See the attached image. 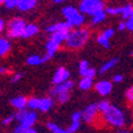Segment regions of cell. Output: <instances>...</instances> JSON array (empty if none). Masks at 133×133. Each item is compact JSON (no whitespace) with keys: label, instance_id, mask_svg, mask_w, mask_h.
<instances>
[{"label":"cell","instance_id":"obj_1","mask_svg":"<svg viewBox=\"0 0 133 133\" xmlns=\"http://www.w3.org/2000/svg\"><path fill=\"white\" fill-rule=\"evenodd\" d=\"M90 37V31L88 29H77V30H70L68 37L66 42V47L70 49H79L84 44L87 43V41Z\"/></svg>","mask_w":133,"mask_h":133},{"label":"cell","instance_id":"obj_2","mask_svg":"<svg viewBox=\"0 0 133 133\" xmlns=\"http://www.w3.org/2000/svg\"><path fill=\"white\" fill-rule=\"evenodd\" d=\"M103 119L108 125L113 127H124L126 124L124 113L114 105H110L105 111H103Z\"/></svg>","mask_w":133,"mask_h":133},{"label":"cell","instance_id":"obj_3","mask_svg":"<svg viewBox=\"0 0 133 133\" xmlns=\"http://www.w3.org/2000/svg\"><path fill=\"white\" fill-rule=\"evenodd\" d=\"M101 10H104V3L102 0H82L79 5V11L90 16H94Z\"/></svg>","mask_w":133,"mask_h":133},{"label":"cell","instance_id":"obj_4","mask_svg":"<svg viewBox=\"0 0 133 133\" xmlns=\"http://www.w3.org/2000/svg\"><path fill=\"white\" fill-rule=\"evenodd\" d=\"M25 21L22 18H15L12 19L11 22L9 23V31H7V35L9 37H19L22 36V32L24 30L25 26Z\"/></svg>","mask_w":133,"mask_h":133},{"label":"cell","instance_id":"obj_5","mask_svg":"<svg viewBox=\"0 0 133 133\" xmlns=\"http://www.w3.org/2000/svg\"><path fill=\"white\" fill-rule=\"evenodd\" d=\"M97 103H91L82 111V120H84L87 124H92L97 116Z\"/></svg>","mask_w":133,"mask_h":133},{"label":"cell","instance_id":"obj_6","mask_svg":"<svg viewBox=\"0 0 133 133\" xmlns=\"http://www.w3.org/2000/svg\"><path fill=\"white\" fill-rule=\"evenodd\" d=\"M74 87V83L72 81H66V82H62V83L60 84H56L55 88L50 91V94H52L53 96H56V95H59V94L61 92H70L72 89H73Z\"/></svg>","mask_w":133,"mask_h":133},{"label":"cell","instance_id":"obj_7","mask_svg":"<svg viewBox=\"0 0 133 133\" xmlns=\"http://www.w3.org/2000/svg\"><path fill=\"white\" fill-rule=\"evenodd\" d=\"M37 120V114L34 110L31 111H26V114L24 115V118L22 119V121L19 122V126L24 127V128H28V127H32L35 125Z\"/></svg>","mask_w":133,"mask_h":133},{"label":"cell","instance_id":"obj_8","mask_svg":"<svg viewBox=\"0 0 133 133\" xmlns=\"http://www.w3.org/2000/svg\"><path fill=\"white\" fill-rule=\"evenodd\" d=\"M96 91L101 96H108L113 90V84L109 81H101L96 84Z\"/></svg>","mask_w":133,"mask_h":133},{"label":"cell","instance_id":"obj_9","mask_svg":"<svg viewBox=\"0 0 133 133\" xmlns=\"http://www.w3.org/2000/svg\"><path fill=\"white\" fill-rule=\"evenodd\" d=\"M68 78H70V72L65 67H60L56 70L55 74L53 77V83L56 85V84H60L62 82H66Z\"/></svg>","mask_w":133,"mask_h":133},{"label":"cell","instance_id":"obj_10","mask_svg":"<svg viewBox=\"0 0 133 133\" xmlns=\"http://www.w3.org/2000/svg\"><path fill=\"white\" fill-rule=\"evenodd\" d=\"M68 32H70L68 29H62V30L54 31V32H52V37H50V40L55 41V42H58V43H62V42H65V41L67 40Z\"/></svg>","mask_w":133,"mask_h":133},{"label":"cell","instance_id":"obj_11","mask_svg":"<svg viewBox=\"0 0 133 133\" xmlns=\"http://www.w3.org/2000/svg\"><path fill=\"white\" fill-rule=\"evenodd\" d=\"M72 28L71 23L66 21V22H60V23H56V24H52L49 26H47L46 28V32L47 34H52L54 31H58V30H62V29H70Z\"/></svg>","mask_w":133,"mask_h":133},{"label":"cell","instance_id":"obj_12","mask_svg":"<svg viewBox=\"0 0 133 133\" xmlns=\"http://www.w3.org/2000/svg\"><path fill=\"white\" fill-rule=\"evenodd\" d=\"M37 5V0H19L18 1V7L19 11L25 12V11H30Z\"/></svg>","mask_w":133,"mask_h":133},{"label":"cell","instance_id":"obj_13","mask_svg":"<svg viewBox=\"0 0 133 133\" xmlns=\"http://www.w3.org/2000/svg\"><path fill=\"white\" fill-rule=\"evenodd\" d=\"M38 32V26L36 24H26L24 26V30L22 32V36L23 38H29V37H32L34 35H36Z\"/></svg>","mask_w":133,"mask_h":133},{"label":"cell","instance_id":"obj_14","mask_svg":"<svg viewBox=\"0 0 133 133\" xmlns=\"http://www.w3.org/2000/svg\"><path fill=\"white\" fill-rule=\"evenodd\" d=\"M79 13H81V11H78V10L73 6H66L62 9V15H64V17H65L66 21H68V22L72 21L74 17H77Z\"/></svg>","mask_w":133,"mask_h":133},{"label":"cell","instance_id":"obj_15","mask_svg":"<svg viewBox=\"0 0 133 133\" xmlns=\"http://www.w3.org/2000/svg\"><path fill=\"white\" fill-rule=\"evenodd\" d=\"M11 105H13L17 109H24L28 105V99L25 98L24 96H16L10 101Z\"/></svg>","mask_w":133,"mask_h":133},{"label":"cell","instance_id":"obj_16","mask_svg":"<svg viewBox=\"0 0 133 133\" xmlns=\"http://www.w3.org/2000/svg\"><path fill=\"white\" fill-rule=\"evenodd\" d=\"M53 104H54V102H53V98H50V97H43V98H40L38 110L48 111L53 107Z\"/></svg>","mask_w":133,"mask_h":133},{"label":"cell","instance_id":"obj_17","mask_svg":"<svg viewBox=\"0 0 133 133\" xmlns=\"http://www.w3.org/2000/svg\"><path fill=\"white\" fill-rule=\"evenodd\" d=\"M119 62V59H116V58H114V59H110L108 60V61H105V64H103L102 67H101V70H99V73L103 74L105 73V72L110 71L113 67H115V65Z\"/></svg>","mask_w":133,"mask_h":133},{"label":"cell","instance_id":"obj_18","mask_svg":"<svg viewBox=\"0 0 133 133\" xmlns=\"http://www.w3.org/2000/svg\"><path fill=\"white\" fill-rule=\"evenodd\" d=\"M105 17H107V12H105L104 10H101V11L96 12L92 16V21H91V23H92V24H99V23H102L103 21H104Z\"/></svg>","mask_w":133,"mask_h":133},{"label":"cell","instance_id":"obj_19","mask_svg":"<svg viewBox=\"0 0 133 133\" xmlns=\"http://www.w3.org/2000/svg\"><path fill=\"white\" fill-rule=\"evenodd\" d=\"M91 87H92V78L91 77H83V79H81L79 82V88L83 91L89 90Z\"/></svg>","mask_w":133,"mask_h":133},{"label":"cell","instance_id":"obj_20","mask_svg":"<svg viewBox=\"0 0 133 133\" xmlns=\"http://www.w3.org/2000/svg\"><path fill=\"white\" fill-rule=\"evenodd\" d=\"M11 48V44L6 38H0V56L5 55Z\"/></svg>","mask_w":133,"mask_h":133},{"label":"cell","instance_id":"obj_21","mask_svg":"<svg viewBox=\"0 0 133 133\" xmlns=\"http://www.w3.org/2000/svg\"><path fill=\"white\" fill-rule=\"evenodd\" d=\"M59 48H60V43H58V42H55V41H53V40H49L46 44L47 52L54 53V54H55V52L59 50Z\"/></svg>","mask_w":133,"mask_h":133},{"label":"cell","instance_id":"obj_22","mask_svg":"<svg viewBox=\"0 0 133 133\" xmlns=\"http://www.w3.org/2000/svg\"><path fill=\"white\" fill-rule=\"evenodd\" d=\"M47 127H48V130L53 133H66V130L61 128L59 125L54 124V122H48V124H47Z\"/></svg>","mask_w":133,"mask_h":133},{"label":"cell","instance_id":"obj_23","mask_svg":"<svg viewBox=\"0 0 133 133\" xmlns=\"http://www.w3.org/2000/svg\"><path fill=\"white\" fill-rule=\"evenodd\" d=\"M97 42H98V43L101 44L102 47L107 48V49H109V48H110V42H109V38H107V37H105L103 34H101V35H98V36H97Z\"/></svg>","mask_w":133,"mask_h":133},{"label":"cell","instance_id":"obj_24","mask_svg":"<svg viewBox=\"0 0 133 133\" xmlns=\"http://www.w3.org/2000/svg\"><path fill=\"white\" fill-rule=\"evenodd\" d=\"M26 62L31 66H37V65H40V64H42V58L38 55H31L26 59Z\"/></svg>","mask_w":133,"mask_h":133},{"label":"cell","instance_id":"obj_25","mask_svg":"<svg viewBox=\"0 0 133 133\" xmlns=\"http://www.w3.org/2000/svg\"><path fill=\"white\" fill-rule=\"evenodd\" d=\"M132 12H133V6L131 5V4H127L126 6L122 7L121 16H122V18H124V19H127L131 15H132Z\"/></svg>","mask_w":133,"mask_h":133},{"label":"cell","instance_id":"obj_26","mask_svg":"<svg viewBox=\"0 0 133 133\" xmlns=\"http://www.w3.org/2000/svg\"><path fill=\"white\" fill-rule=\"evenodd\" d=\"M81 127V120H76V121H72L71 126L68 127L66 130V133H73V132H77Z\"/></svg>","mask_w":133,"mask_h":133},{"label":"cell","instance_id":"obj_27","mask_svg":"<svg viewBox=\"0 0 133 133\" xmlns=\"http://www.w3.org/2000/svg\"><path fill=\"white\" fill-rule=\"evenodd\" d=\"M89 62L87 61V60H82L81 62H79V74H81L82 77H84L85 76V72H87V70L89 68Z\"/></svg>","mask_w":133,"mask_h":133},{"label":"cell","instance_id":"obj_28","mask_svg":"<svg viewBox=\"0 0 133 133\" xmlns=\"http://www.w3.org/2000/svg\"><path fill=\"white\" fill-rule=\"evenodd\" d=\"M38 103H40V98H36V97H32L28 101V107L31 110H36L38 109Z\"/></svg>","mask_w":133,"mask_h":133},{"label":"cell","instance_id":"obj_29","mask_svg":"<svg viewBox=\"0 0 133 133\" xmlns=\"http://www.w3.org/2000/svg\"><path fill=\"white\" fill-rule=\"evenodd\" d=\"M16 133H36L37 131L35 128H31V127H28V128H24L22 126H18L17 128L15 130Z\"/></svg>","mask_w":133,"mask_h":133},{"label":"cell","instance_id":"obj_30","mask_svg":"<svg viewBox=\"0 0 133 133\" xmlns=\"http://www.w3.org/2000/svg\"><path fill=\"white\" fill-rule=\"evenodd\" d=\"M56 98H58V102L59 103H66L70 99V94L68 92H61L59 95H56Z\"/></svg>","mask_w":133,"mask_h":133},{"label":"cell","instance_id":"obj_31","mask_svg":"<svg viewBox=\"0 0 133 133\" xmlns=\"http://www.w3.org/2000/svg\"><path fill=\"white\" fill-rule=\"evenodd\" d=\"M121 11H122V7H108L105 10V12L108 15H111V16H116V15H120Z\"/></svg>","mask_w":133,"mask_h":133},{"label":"cell","instance_id":"obj_32","mask_svg":"<svg viewBox=\"0 0 133 133\" xmlns=\"http://www.w3.org/2000/svg\"><path fill=\"white\" fill-rule=\"evenodd\" d=\"M109 107H110V103L108 101H101L99 103H97V108H98L99 111H102V113L107 110Z\"/></svg>","mask_w":133,"mask_h":133},{"label":"cell","instance_id":"obj_33","mask_svg":"<svg viewBox=\"0 0 133 133\" xmlns=\"http://www.w3.org/2000/svg\"><path fill=\"white\" fill-rule=\"evenodd\" d=\"M18 1L19 0H5L4 4H5V6H6L9 10H12V9H15V7H17Z\"/></svg>","mask_w":133,"mask_h":133},{"label":"cell","instance_id":"obj_34","mask_svg":"<svg viewBox=\"0 0 133 133\" xmlns=\"http://www.w3.org/2000/svg\"><path fill=\"white\" fill-rule=\"evenodd\" d=\"M26 111H28V110H25V108L24 109H18V113L15 115V119L17 121H19V122H21V121H22V119L24 118V115L26 114Z\"/></svg>","mask_w":133,"mask_h":133},{"label":"cell","instance_id":"obj_35","mask_svg":"<svg viewBox=\"0 0 133 133\" xmlns=\"http://www.w3.org/2000/svg\"><path fill=\"white\" fill-rule=\"evenodd\" d=\"M126 21H127L126 22V29H128L130 31H132L133 32V12H132V15L126 19Z\"/></svg>","mask_w":133,"mask_h":133},{"label":"cell","instance_id":"obj_36","mask_svg":"<svg viewBox=\"0 0 133 133\" xmlns=\"http://www.w3.org/2000/svg\"><path fill=\"white\" fill-rule=\"evenodd\" d=\"M114 32H115V30H114V29H107V30H104V31H103L102 34L104 35V36L107 37V38H109V40H110L111 37L114 36Z\"/></svg>","mask_w":133,"mask_h":133},{"label":"cell","instance_id":"obj_37","mask_svg":"<svg viewBox=\"0 0 133 133\" xmlns=\"http://www.w3.org/2000/svg\"><path fill=\"white\" fill-rule=\"evenodd\" d=\"M95 76H96V71H95V68L89 67L87 70V72H85V76H84V77H91V78H94Z\"/></svg>","mask_w":133,"mask_h":133},{"label":"cell","instance_id":"obj_38","mask_svg":"<svg viewBox=\"0 0 133 133\" xmlns=\"http://www.w3.org/2000/svg\"><path fill=\"white\" fill-rule=\"evenodd\" d=\"M53 56H54V53H50V52H46V54H44V55L42 56V64H43V62H47V61H49V60L52 59Z\"/></svg>","mask_w":133,"mask_h":133},{"label":"cell","instance_id":"obj_39","mask_svg":"<svg viewBox=\"0 0 133 133\" xmlns=\"http://www.w3.org/2000/svg\"><path fill=\"white\" fill-rule=\"evenodd\" d=\"M126 97L130 102H133V87H131L130 89L126 91Z\"/></svg>","mask_w":133,"mask_h":133},{"label":"cell","instance_id":"obj_40","mask_svg":"<svg viewBox=\"0 0 133 133\" xmlns=\"http://www.w3.org/2000/svg\"><path fill=\"white\" fill-rule=\"evenodd\" d=\"M13 119H15V115H10V116H7L6 119H4V120H3V125H4V126L10 125L13 121Z\"/></svg>","mask_w":133,"mask_h":133},{"label":"cell","instance_id":"obj_41","mask_svg":"<svg viewBox=\"0 0 133 133\" xmlns=\"http://www.w3.org/2000/svg\"><path fill=\"white\" fill-rule=\"evenodd\" d=\"M122 79H124V77H122L121 74H115L114 77H113V82H114V83H121Z\"/></svg>","mask_w":133,"mask_h":133},{"label":"cell","instance_id":"obj_42","mask_svg":"<svg viewBox=\"0 0 133 133\" xmlns=\"http://www.w3.org/2000/svg\"><path fill=\"white\" fill-rule=\"evenodd\" d=\"M22 77H23V74H22V73H17V74H15V76H13V78H12V83H17V82H19L21 79H22Z\"/></svg>","mask_w":133,"mask_h":133},{"label":"cell","instance_id":"obj_43","mask_svg":"<svg viewBox=\"0 0 133 133\" xmlns=\"http://www.w3.org/2000/svg\"><path fill=\"white\" fill-rule=\"evenodd\" d=\"M118 29H119V31H124L125 29H126V23H125V22H121V23H119V25H118Z\"/></svg>","mask_w":133,"mask_h":133},{"label":"cell","instance_id":"obj_44","mask_svg":"<svg viewBox=\"0 0 133 133\" xmlns=\"http://www.w3.org/2000/svg\"><path fill=\"white\" fill-rule=\"evenodd\" d=\"M4 29H5V22L3 19H0V32H3Z\"/></svg>","mask_w":133,"mask_h":133},{"label":"cell","instance_id":"obj_45","mask_svg":"<svg viewBox=\"0 0 133 133\" xmlns=\"http://www.w3.org/2000/svg\"><path fill=\"white\" fill-rule=\"evenodd\" d=\"M5 72H7V68H5V67H0V74H1V73H5Z\"/></svg>","mask_w":133,"mask_h":133},{"label":"cell","instance_id":"obj_46","mask_svg":"<svg viewBox=\"0 0 133 133\" xmlns=\"http://www.w3.org/2000/svg\"><path fill=\"white\" fill-rule=\"evenodd\" d=\"M65 0H54V3H56V4H60V3H64Z\"/></svg>","mask_w":133,"mask_h":133},{"label":"cell","instance_id":"obj_47","mask_svg":"<svg viewBox=\"0 0 133 133\" xmlns=\"http://www.w3.org/2000/svg\"><path fill=\"white\" fill-rule=\"evenodd\" d=\"M5 3V0H0V5H1V4H4Z\"/></svg>","mask_w":133,"mask_h":133},{"label":"cell","instance_id":"obj_48","mask_svg":"<svg viewBox=\"0 0 133 133\" xmlns=\"http://www.w3.org/2000/svg\"><path fill=\"white\" fill-rule=\"evenodd\" d=\"M132 55H133V52H132Z\"/></svg>","mask_w":133,"mask_h":133}]
</instances>
